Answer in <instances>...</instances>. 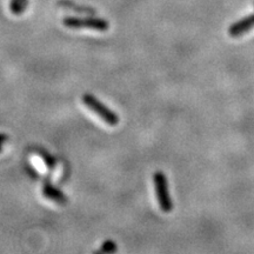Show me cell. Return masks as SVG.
<instances>
[{
  "label": "cell",
  "instance_id": "cell-1",
  "mask_svg": "<svg viewBox=\"0 0 254 254\" xmlns=\"http://www.w3.org/2000/svg\"><path fill=\"white\" fill-rule=\"evenodd\" d=\"M82 103L109 125L116 126L119 123V117L113 111H111L109 107L105 106L100 100H98L94 95L90 93L84 94L82 95Z\"/></svg>",
  "mask_w": 254,
  "mask_h": 254
},
{
  "label": "cell",
  "instance_id": "cell-4",
  "mask_svg": "<svg viewBox=\"0 0 254 254\" xmlns=\"http://www.w3.org/2000/svg\"><path fill=\"white\" fill-rule=\"evenodd\" d=\"M252 28H254V14H251L249 17L241 19L238 23L232 25L230 28V34L232 37H239L241 34L250 32Z\"/></svg>",
  "mask_w": 254,
  "mask_h": 254
},
{
  "label": "cell",
  "instance_id": "cell-5",
  "mask_svg": "<svg viewBox=\"0 0 254 254\" xmlns=\"http://www.w3.org/2000/svg\"><path fill=\"white\" fill-rule=\"evenodd\" d=\"M43 194L45 195L46 199L52 200V201L57 202V204H66L67 202V198L64 194L62 190L56 189L52 184L45 183L43 187Z\"/></svg>",
  "mask_w": 254,
  "mask_h": 254
},
{
  "label": "cell",
  "instance_id": "cell-9",
  "mask_svg": "<svg viewBox=\"0 0 254 254\" xmlns=\"http://www.w3.org/2000/svg\"><path fill=\"white\" fill-rule=\"evenodd\" d=\"M103 250L105 251V252L112 253V252H114V251H116V244L112 243V241H106V243L104 244Z\"/></svg>",
  "mask_w": 254,
  "mask_h": 254
},
{
  "label": "cell",
  "instance_id": "cell-6",
  "mask_svg": "<svg viewBox=\"0 0 254 254\" xmlns=\"http://www.w3.org/2000/svg\"><path fill=\"white\" fill-rule=\"evenodd\" d=\"M58 6L59 7L69 9V11H74L77 12V13L87 14V15L95 14V9H93L92 7H87V6H80L78 4H74V2H72L71 0H60V1H58Z\"/></svg>",
  "mask_w": 254,
  "mask_h": 254
},
{
  "label": "cell",
  "instance_id": "cell-2",
  "mask_svg": "<svg viewBox=\"0 0 254 254\" xmlns=\"http://www.w3.org/2000/svg\"><path fill=\"white\" fill-rule=\"evenodd\" d=\"M63 24L68 28H74V30H80V28H88V30L105 32L109 30V23L105 19L100 18H75L67 17L64 18Z\"/></svg>",
  "mask_w": 254,
  "mask_h": 254
},
{
  "label": "cell",
  "instance_id": "cell-10",
  "mask_svg": "<svg viewBox=\"0 0 254 254\" xmlns=\"http://www.w3.org/2000/svg\"><path fill=\"white\" fill-rule=\"evenodd\" d=\"M8 140V136L4 134V133H0V153L2 152V146L6 144V141Z\"/></svg>",
  "mask_w": 254,
  "mask_h": 254
},
{
  "label": "cell",
  "instance_id": "cell-3",
  "mask_svg": "<svg viewBox=\"0 0 254 254\" xmlns=\"http://www.w3.org/2000/svg\"><path fill=\"white\" fill-rule=\"evenodd\" d=\"M154 187H155V194H157V199L160 206L161 211L165 213L172 211V201H171L170 193H168L167 189V182L166 177L164 173L157 172L154 174Z\"/></svg>",
  "mask_w": 254,
  "mask_h": 254
},
{
  "label": "cell",
  "instance_id": "cell-8",
  "mask_svg": "<svg viewBox=\"0 0 254 254\" xmlns=\"http://www.w3.org/2000/svg\"><path fill=\"white\" fill-rule=\"evenodd\" d=\"M38 153H39V155L41 157V159L44 160V163H45L47 165V167L50 168H53L55 167L56 165V159L52 157L50 153H47L46 151H43V150H39L38 151Z\"/></svg>",
  "mask_w": 254,
  "mask_h": 254
},
{
  "label": "cell",
  "instance_id": "cell-7",
  "mask_svg": "<svg viewBox=\"0 0 254 254\" xmlns=\"http://www.w3.org/2000/svg\"><path fill=\"white\" fill-rule=\"evenodd\" d=\"M28 4H30L28 0H11L9 9H11V12L14 15H20L26 11Z\"/></svg>",
  "mask_w": 254,
  "mask_h": 254
}]
</instances>
